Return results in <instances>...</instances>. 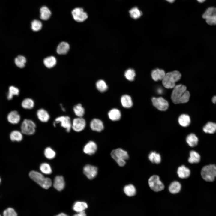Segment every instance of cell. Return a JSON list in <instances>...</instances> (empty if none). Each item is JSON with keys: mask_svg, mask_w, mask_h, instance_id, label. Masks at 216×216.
Wrapping results in <instances>:
<instances>
[{"mask_svg": "<svg viewBox=\"0 0 216 216\" xmlns=\"http://www.w3.org/2000/svg\"><path fill=\"white\" fill-rule=\"evenodd\" d=\"M186 89V87L182 84L175 86L171 95L172 102L176 104L187 102L189 100L190 94Z\"/></svg>", "mask_w": 216, "mask_h": 216, "instance_id": "6da1fadb", "label": "cell"}, {"mask_svg": "<svg viewBox=\"0 0 216 216\" xmlns=\"http://www.w3.org/2000/svg\"><path fill=\"white\" fill-rule=\"evenodd\" d=\"M181 76L180 73L177 70L168 72L165 74L162 80V84L166 88H173L176 82L180 80Z\"/></svg>", "mask_w": 216, "mask_h": 216, "instance_id": "7a4b0ae2", "label": "cell"}, {"mask_svg": "<svg viewBox=\"0 0 216 216\" xmlns=\"http://www.w3.org/2000/svg\"><path fill=\"white\" fill-rule=\"evenodd\" d=\"M29 175L32 179L44 189H48L52 185L51 179L49 178L44 177L38 172L32 171L29 172Z\"/></svg>", "mask_w": 216, "mask_h": 216, "instance_id": "3957f363", "label": "cell"}, {"mask_svg": "<svg viewBox=\"0 0 216 216\" xmlns=\"http://www.w3.org/2000/svg\"><path fill=\"white\" fill-rule=\"evenodd\" d=\"M111 155L117 164L121 166L125 165V160L129 158V155L127 152L121 148L113 150L111 153Z\"/></svg>", "mask_w": 216, "mask_h": 216, "instance_id": "277c9868", "label": "cell"}, {"mask_svg": "<svg viewBox=\"0 0 216 216\" xmlns=\"http://www.w3.org/2000/svg\"><path fill=\"white\" fill-rule=\"evenodd\" d=\"M201 174L202 178L208 182H212L216 177V166L210 164L202 167Z\"/></svg>", "mask_w": 216, "mask_h": 216, "instance_id": "5b68a950", "label": "cell"}, {"mask_svg": "<svg viewBox=\"0 0 216 216\" xmlns=\"http://www.w3.org/2000/svg\"><path fill=\"white\" fill-rule=\"evenodd\" d=\"M36 124L32 120L26 119L22 122L21 126V131L23 134L31 135L34 134L36 131Z\"/></svg>", "mask_w": 216, "mask_h": 216, "instance_id": "8992f818", "label": "cell"}, {"mask_svg": "<svg viewBox=\"0 0 216 216\" xmlns=\"http://www.w3.org/2000/svg\"><path fill=\"white\" fill-rule=\"evenodd\" d=\"M148 184L150 188L156 192L163 190L165 188L164 184L160 180L159 177L157 175H153L149 178Z\"/></svg>", "mask_w": 216, "mask_h": 216, "instance_id": "52a82bcc", "label": "cell"}, {"mask_svg": "<svg viewBox=\"0 0 216 216\" xmlns=\"http://www.w3.org/2000/svg\"><path fill=\"white\" fill-rule=\"evenodd\" d=\"M60 123L61 126L65 128L67 132H70L72 129V121L70 118L68 116H61L56 118L53 123L56 127L57 123Z\"/></svg>", "mask_w": 216, "mask_h": 216, "instance_id": "ba28073f", "label": "cell"}, {"mask_svg": "<svg viewBox=\"0 0 216 216\" xmlns=\"http://www.w3.org/2000/svg\"><path fill=\"white\" fill-rule=\"evenodd\" d=\"M202 17L208 24L210 25H216V8L210 7L208 8L203 14Z\"/></svg>", "mask_w": 216, "mask_h": 216, "instance_id": "9c48e42d", "label": "cell"}, {"mask_svg": "<svg viewBox=\"0 0 216 216\" xmlns=\"http://www.w3.org/2000/svg\"><path fill=\"white\" fill-rule=\"evenodd\" d=\"M72 14L74 20L78 22L84 21L88 17L87 13L81 8H76L72 10Z\"/></svg>", "mask_w": 216, "mask_h": 216, "instance_id": "30bf717a", "label": "cell"}, {"mask_svg": "<svg viewBox=\"0 0 216 216\" xmlns=\"http://www.w3.org/2000/svg\"><path fill=\"white\" fill-rule=\"evenodd\" d=\"M152 100L153 106L160 111H165L168 108V101L162 97H153Z\"/></svg>", "mask_w": 216, "mask_h": 216, "instance_id": "8fae6325", "label": "cell"}, {"mask_svg": "<svg viewBox=\"0 0 216 216\" xmlns=\"http://www.w3.org/2000/svg\"><path fill=\"white\" fill-rule=\"evenodd\" d=\"M86 125L85 120L82 117H77L72 121V129L74 131L79 132L84 129Z\"/></svg>", "mask_w": 216, "mask_h": 216, "instance_id": "7c38bea8", "label": "cell"}, {"mask_svg": "<svg viewBox=\"0 0 216 216\" xmlns=\"http://www.w3.org/2000/svg\"><path fill=\"white\" fill-rule=\"evenodd\" d=\"M98 171L96 167L89 164L86 165L83 168L84 173L90 179H92L96 176Z\"/></svg>", "mask_w": 216, "mask_h": 216, "instance_id": "4fadbf2b", "label": "cell"}, {"mask_svg": "<svg viewBox=\"0 0 216 216\" xmlns=\"http://www.w3.org/2000/svg\"><path fill=\"white\" fill-rule=\"evenodd\" d=\"M97 149V146L96 143L93 141H90L85 145L83 150L86 154L92 155L95 153Z\"/></svg>", "mask_w": 216, "mask_h": 216, "instance_id": "5bb4252c", "label": "cell"}, {"mask_svg": "<svg viewBox=\"0 0 216 216\" xmlns=\"http://www.w3.org/2000/svg\"><path fill=\"white\" fill-rule=\"evenodd\" d=\"M90 127L91 129L94 131L98 132L102 131L104 126L102 121L98 118H94L90 123Z\"/></svg>", "mask_w": 216, "mask_h": 216, "instance_id": "9a60e30c", "label": "cell"}, {"mask_svg": "<svg viewBox=\"0 0 216 216\" xmlns=\"http://www.w3.org/2000/svg\"><path fill=\"white\" fill-rule=\"evenodd\" d=\"M7 119L10 123L13 124H18L21 119V117L18 112L16 110L10 112L8 115Z\"/></svg>", "mask_w": 216, "mask_h": 216, "instance_id": "2e32d148", "label": "cell"}, {"mask_svg": "<svg viewBox=\"0 0 216 216\" xmlns=\"http://www.w3.org/2000/svg\"><path fill=\"white\" fill-rule=\"evenodd\" d=\"M36 115L38 119L43 122H47L50 118V116L48 112L43 108L38 110Z\"/></svg>", "mask_w": 216, "mask_h": 216, "instance_id": "e0dca14e", "label": "cell"}, {"mask_svg": "<svg viewBox=\"0 0 216 216\" xmlns=\"http://www.w3.org/2000/svg\"><path fill=\"white\" fill-rule=\"evenodd\" d=\"M177 173L178 176L181 178H186L190 176V169L184 165H182L178 168Z\"/></svg>", "mask_w": 216, "mask_h": 216, "instance_id": "ac0fdd59", "label": "cell"}, {"mask_svg": "<svg viewBox=\"0 0 216 216\" xmlns=\"http://www.w3.org/2000/svg\"><path fill=\"white\" fill-rule=\"evenodd\" d=\"M65 182L62 176H57L55 178L53 183L54 188L58 191L62 190L64 187Z\"/></svg>", "mask_w": 216, "mask_h": 216, "instance_id": "d6986e66", "label": "cell"}, {"mask_svg": "<svg viewBox=\"0 0 216 216\" xmlns=\"http://www.w3.org/2000/svg\"><path fill=\"white\" fill-rule=\"evenodd\" d=\"M109 118L112 121H116L120 119L121 116L120 111L117 108H113L108 112Z\"/></svg>", "mask_w": 216, "mask_h": 216, "instance_id": "ffe728a7", "label": "cell"}, {"mask_svg": "<svg viewBox=\"0 0 216 216\" xmlns=\"http://www.w3.org/2000/svg\"><path fill=\"white\" fill-rule=\"evenodd\" d=\"M165 74L164 70L156 69L152 71L151 76L154 80L157 81L159 80H162Z\"/></svg>", "mask_w": 216, "mask_h": 216, "instance_id": "44dd1931", "label": "cell"}, {"mask_svg": "<svg viewBox=\"0 0 216 216\" xmlns=\"http://www.w3.org/2000/svg\"><path fill=\"white\" fill-rule=\"evenodd\" d=\"M121 102L122 106L124 107L127 108L131 107L133 104L131 97L128 94H124L122 96Z\"/></svg>", "mask_w": 216, "mask_h": 216, "instance_id": "7402d4cb", "label": "cell"}, {"mask_svg": "<svg viewBox=\"0 0 216 216\" xmlns=\"http://www.w3.org/2000/svg\"><path fill=\"white\" fill-rule=\"evenodd\" d=\"M23 133L21 131L17 130L12 131L10 134V138L13 142H20L23 138Z\"/></svg>", "mask_w": 216, "mask_h": 216, "instance_id": "603a6c76", "label": "cell"}, {"mask_svg": "<svg viewBox=\"0 0 216 216\" xmlns=\"http://www.w3.org/2000/svg\"><path fill=\"white\" fill-rule=\"evenodd\" d=\"M70 49L69 44L65 42H61L58 45L56 51L59 54H66Z\"/></svg>", "mask_w": 216, "mask_h": 216, "instance_id": "cb8c5ba5", "label": "cell"}, {"mask_svg": "<svg viewBox=\"0 0 216 216\" xmlns=\"http://www.w3.org/2000/svg\"><path fill=\"white\" fill-rule=\"evenodd\" d=\"M40 17L44 20H48L51 15V13L49 8L46 6L42 7L40 9Z\"/></svg>", "mask_w": 216, "mask_h": 216, "instance_id": "d4e9b609", "label": "cell"}, {"mask_svg": "<svg viewBox=\"0 0 216 216\" xmlns=\"http://www.w3.org/2000/svg\"><path fill=\"white\" fill-rule=\"evenodd\" d=\"M181 188V185L178 182L175 181L172 182L170 185L168 189L171 194H175L179 193Z\"/></svg>", "mask_w": 216, "mask_h": 216, "instance_id": "484cf974", "label": "cell"}, {"mask_svg": "<svg viewBox=\"0 0 216 216\" xmlns=\"http://www.w3.org/2000/svg\"><path fill=\"white\" fill-rule=\"evenodd\" d=\"M178 122L181 126L187 127L188 126L190 123V118L189 116L187 114H182L178 118Z\"/></svg>", "mask_w": 216, "mask_h": 216, "instance_id": "4316f807", "label": "cell"}, {"mask_svg": "<svg viewBox=\"0 0 216 216\" xmlns=\"http://www.w3.org/2000/svg\"><path fill=\"white\" fill-rule=\"evenodd\" d=\"M186 141L189 146L194 147L197 145L198 139L194 134L191 133L187 136Z\"/></svg>", "mask_w": 216, "mask_h": 216, "instance_id": "83f0119b", "label": "cell"}, {"mask_svg": "<svg viewBox=\"0 0 216 216\" xmlns=\"http://www.w3.org/2000/svg\"><path fill=\"white\" fill-rule=\"evenodd\" d=\"M203 130L206 133L214 134L216 131V124L212 122H208L204 126Z\"/></svg>", "mask_w": 216, "mask_h": 216, "instance_id": "f1b7e54d", "label": "cell"}, {"mask_svg": "<svg viewBox=\"0 0 216 216\" xmlns=\"http://www.w3.org/2000/svg\"><path fill=\"white\" fill-rule=\"evenodd\" d=\"M200 159L199 154L195 151H191L190 152V157L188 159V162L191 164L198 163Z\"/></svg>", "mask_w": 216, "mask_h": 216, "instance_id": "f546056e", "label": "cell"}, {"mask_svg": "<svg viewBox=\"0 0 216 216\" xmlns=\"http://www.w3.org/2000/svg\"><path fill=\"white\" fill-rule=\"evenodd\" d=\"M88 205L87 203L83 202H77L74 204L73 207V209L76 212H79L87 209Z\"/></svg>", "mask_w": 216, "mask_h": 216, "instance_id": "4dcf8cb0", "label": "cell"}, {"mask_svg": "<svg viewBox=\"0 0 216 216\" xmlns=\"http://www.w3.org/2000/svg\"><path fill=\"white\" fill-rule=\"evenodd\" d=\"M148 159L153 163L159 164L161 161L160 155L155 152H151L149 154Z\"/></svg>", "mask_w": 216, "mask_h": 216, "instance_id": "1f68e13d", "label": "cell"}, {"mask_svg": "<svg viewBox=\"0 0 216 216\" xmlns=\"http://www.w3.org/2000/svg\"><path fill=\"white\" fill-rule=\"evenodd\" d=\"M56 59L53 56H50L45 58L44 60V65L48 68H51L54 67L56 63Z\"/></svg>", "mask_w": 216, "mask_h": 216, "instance_id": "d6a6232c", "label": "cell"}, {"mask_svg": "<svg viewBox=\"0 0 216 216\" xmlns=\"http://www.w3.org/2000/svg\"><path fill=\"white\" fill-rule=\"evenodd\" d=\"M124 191L125 194L129 196H133L135 195L136 190L134 185L130 184L124 187Z\"/></svg>", "mask_w": 216, "mask_h": 216, "instance_id": "836d02e7", "label": "cell"}, {"mask_svg": "<svg viewBox=\"0 0 216 216\" xmlns=\"http://www.w3.org/2000/svg\"><path fill=\"white\" fill-rule=\"evenodd\" d=\"M22 106L24 109H31L34 106V101L31 98H27L24 99L21 103Z\"/></svg>", "mask_w": 216, "mask_h": 216, "instance_id": "e575fe53", "label": "cell"}, {"mask_svg": "<svg viewBox=\"0 0 216 216\" xmlns=\"http://www.w3.org/2000/svg\"><path fill=\"white\" fill-rule=\"evenodd\" d=\"M75 115L77 117H82L85 113V109L80 104L75 105L73 108Z\"/></svg>", "mask_w": 216, "mask_h": 216, "instance_id": "d590c367", "label": "cell"}, {"mask_svg": "<svg viewBox=\"0 0 216 216\" xmlns=\"http://www.w3.org/2000/svg\"><path fill=\"white\" fill-rule=\"evenodd\" d=\"M19 92L20 90L17 88L13 86H10L7 95L8 99L9 100L12 99L14 96L18 95Z\"/></svg>", "mask_w": 216, "mask_h": 216, "instance_id": "8d00e7d4", "label": "cell"}, {"mask_svg": "<svg viewBox=\"0 0 216 216\" xmlns=\"http://www.w3.org/2000/svg\"><path fill=\"white\" fill-rule=\"evenodd\" d=\"M129 13L130 16L134 19L139 18L142 14V12L137 7L132 8L129 10Z\"/></svg>", "mask_w": 216, "mask_h": 216, "instance_id": "74e56055", "label": "cell"}, {"mask_svg": "<svg viewBox=\"0 0 216 216\" xmlns=\"http://www.w3.org/2000/svg\"><path fill=\"white\" fill-rule=\"evenodd\" d=\"M14 62L17 67L20 68H22L25 67L26 60L23 56L19 55L15 58Z\"/></svg>", "mask_w": 216, "mask_h": 216, "instance_id": "f35d334b", "label": "cell"}, {"mask_svg": "<svg viewBox=\"0 0 216 216\" xmlns=\"http://www.w3.org/2000/svg\"><path fill=\"white\" fill-rule=\"evenodd\" d=\"M97 89L100 92H105L108 89V86L106 82L103 80H99L96 83Z\"/></svg>", "mask_w": 216, "mask_h": 216, "instance_id": "ab89813d", "label": "cell"}, {"mask_svg": "<svg viewBox=\"0 0 216 216\" xmlns=\"http://www.w3.org/2000/svg\"><path fill=\"white\" fill-rule=\"evenodd\" d=\"M18 214L15 210L11 207H8L5 209L2 213L3 216H17Z\"/></svg>", "mask_w": 216, "mask_h": 216, "instance_id": "60d3db41", "label": "cell"}, {"mask_svg": "<svg viewBox=\"0 0 216 216\" xmlns=\"http://www.w3.org/2000/svg\"><path fill=\"white\" fill-rule=\"evenodd\" d=\"M40 171L45 174H49L52 172V170L50 165L47 163L42 164L40 167Z\"/></svg>", "mask_w": 216, "mask_h": 216, "instance_id": "b9f144b4", "label": "cell"}, {"mask_svg": "<svg viewBox=\"0 0 216 216\" xmlns=\"http://www.w3.org/2000/svg\"><path fill=\"white\" fill-rule=\"evenodd\" d=\"M44 154L45 156L48 159H52L56 156V152L50 147L46 148L44 151Z\"/></svg>", "mask_w": 216, "mask_h": 216, "instance_id": "7bdbcfd3", "label": "cell"}, {"mask_svg": "<svg viewBox=\"0 0 216 216\" xmlns=\"http://www.w3.org/2000/svg\"><path fill=\"white\" fill-rule=\"evenodd\" d=\"M136 74L134 70L132 69L127 70L124 73V76L128 80L132 81L134 80Z\"/></svg>", "mask_w": 216, "mask_h": 216, "instance_id": "ee69618b", "label": "cell"}, {"mask_svg": "<svg viewBox=\"0 0 216 216\" xmlns=\"http://www.w3.org/2000/svg\"><path fill=\"white\" fill-rule=\"evenodd\" d=\"M42 26V23L39 20H34L31 22V28L34 31L37 32L40 30Z\"/></svg>", "mask_w": 216, "mask_h": 216, "instance_id": "f6af8a7d", "label": "cell"}, {"mask_svg": "<svg viewBox=\"0 0 216 216\" xmlns=\"http://www.w3.org/2000/svg\"><path fill=\"white\" fill-rule=\"evenodd\" d=\"M74 215L75 216H85L86 215V214L84 211L79 212L77 214H76Z\"/></svg>", "mask_w": 216, "mask_h": 216, "instance_id": "bcb514c9", "label": "cell"}, {"mask_svg": "<svg viewBox=\"0 0 216 216\" xmlns=\"http://www.w3.org/2000/svg\"><path fill=\"white\" fill-rule=\"evenodd\" d=\"M212 102L214 103L215 104L216 103V96H214L212 98Z\"/></svg>", "mask_w": 216, "mask_h": 216, "instance_id": "7dc6e473", "label": "cell"}, {"mask_svg": "<svg viewBox=\"0 0 216 216\" xmlns=\"http://www.w3.org/2000/svg\"><path fill=\"white\" fill-rule=\"evenodd\" d=\"M57 216H67V215L65 214L62 213L59 214H58L57 215Z\"/></svg>", "mask_w": 216, "mask_h": 216, "instance_id": "c3c4849f", "label": "cell"}, {"mask_svg": "<svg viewBox=\"0 0 216 216\" xmlns=\"http://www.w3.org/2000/svg\"><path fill=\"white\" fill-rule=\"evenodd\" d=\"M60 105H61V109H62V110L63 111H65V108L64 107H63L62 104H61Z\"/></svg>", "mask_w": 216, "mask_h": 216, "instance_id": "681fc988", "label": "cell"}, {"mask_svg": "<svg viewBox=\"0 0 216 216\" xmlns=\"http://www.w3.org/2000/svg\"><path fill=\"white\" fill-rule=\"evenodd\" d=\"M166 1H167L168 2H170V3H173V2L175 0H166Z\"/></svg>", "mask_w": 216, "mask_h": 216, "instance_id": "f907efd6", "label": "cell"}, {"mask_svg": "<svg viewBox=\"0 0 216 216\" xmlns=\"http://www.w3.org/2000/svg\"><path fill=\"white\" fill-rule=\"evenodd\" d=\"M197 1L200 3H202L205 2L206 0H197Z\"/></svg>", "mask_w": 216, "mask_h": 216, "instance_id": "816d5d0a", "label": "cell"}, {"mask_svg": "<svg viewBox=\"0 0 216 216\" xmlns=\"http://www.w3.org/2000/svg\"><path fill=\"white\" fill-rule=\"evenodd\" d=\"M1 178L0 177V184H1Z\"/></svg>", "mask_w": 216, "mask_h": 216, "instance_id": "f5cc1de1", "label": "cell"}, {"mask_svg": "<svg viewBox=\"0 0 216 216\" xmlns=\"http://www.w3.org/2000/svg\"><path fill=\"white\" fill-rule=\"evenodd\" d=\"M0 216H2V215L0 214Z\"/></svg>", "mask_w": 216, "mask_h": 216, "instance_id": "db71d44e", "label": "cell"}]
</instances>
